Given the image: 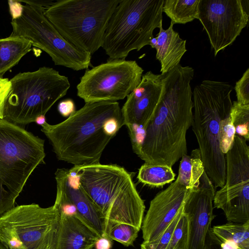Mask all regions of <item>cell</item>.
<instances>
[{
	"label": "cell",
	"mask_w": 249,
	"mask_h": 249,
	"mask_svg": "<svg viewBox=\"0 0 249 249\" xmlns=\"http://www.w3.org/2000/svg\"><path fill=\"white\" fill-rule=\"evenodd\" d=\"M206 249H221L219 242L212 234L211 230L207 236Z\"/></svg>",
	"instance_id": "obj_35"
},
{
	"label": "cell",
	"mask_w": 249,
	"mask_h": 249,
	"mask_svg": "<svg viewBox=\"0 0 249 249\" xmlns=\"http://www.w3.org/2000/svg\"><path fill=\"white\" fill-rule=\"evenodd\" d=\"M59 221L55 204L17 206L0 217V240L8 249H57Z\"/></svg>",
	"instance_id": "obj_9"
},
{
	"label": "cell",
	"mask_w": 249,
	"mask_h": 249,
	"mask_svg": "<svg viewBox=\"0 0 249 249\" xmlns=\"http://www.w3.org/2000/svg\"><path fill=\"white\" fill-rule=\"evenodd\" d=\"M57 109L62 116L69 117L75 112V106L72 100L67 99L58 104Z\"/></svg>",
	"instance_id": "obj_32"
},
{
	"label": "cell",
	"mask_w": 249,
	"mask_h": 249,
	"mask_svg": "<svg viewBox=\"0 0 249 249\" xmlns=\"http://www.w3.org/2000/svg\"><path fill=\"white\" fill-rule=\"evenodd\" d=\"M242 0H200L198 19L214 56L231 45L249 21V4Z\"/></svg>",
	"instance_id": "obj_13"
},
{
	"label": "cell",
	"mask_w": 249,
	"mask_h": 249,
	"mask_svg": "<svg viewBox=\"0 0 249 249\" xmlns=\"http://www.w3.org/2000/svg\"><path fill=\"white\" fill-rule=\"evenodd\" d=\"M31 41L20 36L10 35L0 39V77L16 65L32 50Z\"/></svg>",
	"instance_id": "obj_20"
},
{
	"label": "cell",
	"mask_w": 249,
	"mask_h": 249,
	"mask_svg": "<svg viewBox=\"0 0 249 249\" xmlns=\"http://www.w3.org/2000/svg\"><path fill=\"white\" fill-rule=\"evenodd\" d=\"M161 74L160 99L146 128L138 157L147 163L172 167L187 153L186 133L193 121L190 83L194 70L179 64Z\"/></svg>",
	"instance_id": "obj_1"
},
{
	"label": "cell",
	"mask_w": 249,
	"mask_h": 249,
	"mask_svg": "<svg viewBox=\"0 0 249 249\" xmlns=\"http://www.w3.org/2000/svg\"><path fill=\"white\" fill-rule=\"evenodd\" d=\"M162 89L161 74L148 71L139 85L127 96L121 108L124 125L128 130L134 152L139 156L146 128L153 117Z\"/></svg>",
	"instance_id": "obj_14"
},
{
	"label": "cell",
	"mask_w": 249,
	"mask_h": 249,
	"mask_svg": "<svg viewBox=\"0 0 249 249\" xmlns=\"http://www.w3.org/2000/svg\"><path fill=\"white\" fill-rule=\"evenodd\" d=\"M11 88L10 80L0 77V119H4L5 106Z\"/></svg>",
	"instance_id": "obj_31"
},
{
	"label": "cell",
	"mask_w": 249,
	"mask_h": 249,
	"mask_svg": "<svg viewBox=\"0 0 249 249\" xmlns=\"http://www.w3.org/2000/svg\"><path fill=\"white\" fill-rule=\"evenodd\" d=\"M175 176L170 166L144 162L139 170L137 179L139 182L151 187L162 188L174 180Z\"/></svg>",
	"instance_id": "obj_24"
},
{
	"label": "cell",
	"mask_w": 249,
	"mask_h": 249,
	"mask_svg": "<svg viewBox=\"0 0 249 249\" xmlns=\"http://www.w3.org/2000/svg\"><path fill=\"white\" fill-rule=\"evenodd\" d=\"M235 135V127L230 115L221 121L219 127V144L221 151L224 155H226L231 148Z\"/></svg>",
	"instance_id": "obj_28"
},
{
	"label": "cell",
	"mask_w": 249,
	"mask_h": 249,
	"mask_svg": "<svg viewBox=\"0 0 249 249\" xmlns=\"http://www.w3.org/2000/svg\"><path fill=\"white\" fill-rule=\"evenodd\" d=\"M143 72L135 60L108 59L85 71L76 86L77 95L85 103L117 102L139 85Z\"/></svg>",
	"instance_id": "obj_11"
},
{
	"label": "cell",
	"mask_w": 249,
	"mask_h": 249,
	"mask_svg": "<svg viewBox=\"0 0 249 249\" xmlns=\"http://www.w3.org/2000/svg\"><path fill=\"white\" fill-rule=\"evenodd\" d=\"M234 89L237 102L242 105H249V69H247L241 78L236 82Z\"/></svg>",
	"instance_id": "obj_30"
},
{
	"label": "cell",
	"mask_w": 249,
	"mask_h": 249,
	"mask_svg": "<svg viewBox=\"0 0 249 249\" xmlns=\"http://www.w3.org/2000/svg\"><path fill=\"white\" fill-rule=\"evenodd\" d=\"M164 0H120L104 33L102 47L108 59H125L149 45L153 31L162 26Z\"/></svg>",
	"instance_id": "obj_6"
},
{
	"label": "cell",
	"mask_w": 249,
	"mask_h": 249,
	"mask_svg": "<svg viewBox=\"0 0 249 249\" xmlns=\"http://www.w3.org/2000/svg\"><path fill=\"white\" fill-rule=\"evenodd\" d=\"M100 238L77 215H67L60 212L57 249H92Z\"/></svg>",
	"instance_id": "obj_18"
},
{
	"label": "cell",
	"mask_w": 249,
	"mask_h": 249,
	"mask_svg": "<svg viewBox=\"0 0 249 249\" xmlns=\"http://www.w3.org/2000/svg\"><path fill=\"white\" fill-rule=\"evenodd\" d=\"M124 125L118 102L86 103L66 120L41 125L57 158L74 166L100 162L103 152Z\"/></svg>",
	"instance_id": "obj_2"
},
{
	"label": "cell",
	"mask_w": 249,
	"mask_h": 249,
	"mask_svg": "<svg viewBox=\"0 0 249 249\" xmlns=\"http://www.w3.org/2000/svg\"><path fill=\"white\" fill-rule=\"evenodd\" d=\"M200 0H164L162 12L171 19V23L186 24L198 19Z\"/></svg>",
	"instance_id": "obj_23"
},
{
	"label": "cell",
	"mask_w": 249,
	"mask_h": 249,
	"mask_svg": "<svg viewBox=\"0 0 249 249\" xmlns=\"http://www.w3.org/2000/svg\"><path fill=\"white\" fill-rule=\"evenodd\" d=\"M0 249H8L0 240Z\"/></svg>",
	"instance_id": "obj_37"
},
{
	"label": "cell",
	"mask_w": 249,
	"mask_h": 249,
	"mask_svg": "<svg viewBox=\"0 0 249 249\" xmlns=\"http://www.w3.org/2000/svg\"><path fill=\"white\" fill-rule=\"evenodd\" d=\"M70 169L104 219L105 237L120 224L141 230L145 207L130 173L120 166L100 162Z\"/></svg>",
	"instance_id": "obj_3"
},
{
	"label": "cell",
	"mask_w": 249,
	"mask_h": 249,
	"mask_svg": "<svg viewBox=\"0 0 249 249\" xmlns=\"http://www.w3.org/2000/svg\"><path fill=\"white\" fill-rule=\"evenodd\" d=\"M187 240L188 220L182 212L166 249H186Z\"/></svg>",
	"instance_id": "obj_27"
},
{
	"label": "cell",
	"mask_w": 249,
	"mask_h": 249,
	"mask_svg": "<svg viewBox=\"0 0 249 249\" xmlns=\"http://www.w3.org/2000/svg\"><path fill=\"white\" fill-rule=\"evenodd\" d=\"M8 2L10 6V13L12 16V18L18 17L21 12L22 5L18 0H9Z\"/></svg>",
	"instance_id": "obj_33"
},
{
	"label": "cell",
	"mask_w": 249,
	"mask_h": 249,
	"mask_svg": "<svg viewBox=\"0 0 249 249\" xmlns=\"http://www.w3.org/2000/svg\"><path fill=\"white\" fill-rule=\"evenodd\" d=\"M172 23L164 30L160 27L152 47L156 50V57L161 65V73H166L178 65L186 52V40L182 39L179 34L173 29Z\"/></svg>",
	"instance_id": "obj_19"
},
{
	"label": "cell",
	"mask_w": 249,
	"mask_h": 249,
	"mask_svg": "<svg viewBox=\"0 0 249 249\" xmlns=\"http://www.w3.org/2000/svg\"><path fill=\"white\" fill-rule=\"evenodd\" d=\"M211 231L219 243H229L238 249H249V221L244 223L228 222L213 227Z\"/></svg>",
	"instance_id": "obj_22"
},
{
	"label": "cell",
	"mask_w": 249,
	"mask_h": 249,
	"mask_svg": "<svg viewBox=\"0 0 249 249\" xmlns=\"http://www.w3.org/2000/svg\"><path fill=\"white\" fill-rule=\"evenodd\" d=\"M224 185L215 193L214 207L224 212L229 222L249 221V146L243 138L235 135L226 154Z\"/></svg>",
	"instance_id": "obj_12"
},
{
	"label": "cell",
	"mask_w": 249,
	"mask_h": 249,
	"mask_svg": "<svg viewBox=\"0 0 249 249\" xmlns=\"http://www.w3.org/2000/svg\"><path fill=\"white\" fill-rule=\"evenodd\" d=\"M191 190L177 178L156 195L142 220L143 242H150L160 237L183 206Z\"/></svg>",
	"instance_id": "obj_16"
},
{
	"label": "cell",
	"mask_w": 249,
	"mask_h": 249,
	"mask_svg": "<svg viewBox=\"0 0 249 249\" xmlns=\"http://www.w3.org/2000/svg\"><path fill=\"white\" fill-rule=\"evenodd\" d=\"M112 240L107 237H100L95 245V249H111Z\"/></svg>",
	"instance_id": "obj_34"
},
{
	"label": "cell",
	"mask_w": 249,
	"mask_h": 249,
	"mask_svg": "<svg viewBox=\"0 0 249 249\" xmlns=\"http://www.w3.org/2000/svg\"><path fill=\"white\" fill-rule=\"evenodd\" d=\"M215 193V189L204 171L198 186L191 189L183 205V213L188 220L186 249H206L211 223L216 216L213 213Z\"/></svg>",
	"instance_id": "obj_15"
},
{
	"label": "cell",
	"mask_w": 249,
	"mask_h": 249,
	"mask_svg": "<svg viewBox=\"0 0 249 249\" xmlns=\"http://www.w3.org/2000/svg\"><path fill=\"white\" fill-rule=\"evenodd\" d=\"M204 171L200 151L198 148L195 149L191 155L186 154L181 157L177 178L180 184L193 189L198 186Z\"/></svg>",
	"instance_id": "obj_21"
},
{
	"label": "cell",
	"mask_w": 249,
	"mask_h": 249,
	"mask_svg": "<svg viewBox=\"0 0 249 249\" xmlns=\"http://www.w3.org/2000/svg\"><path fill=\"white\" fill-rule=\"evenodd\" d=\"M44 7L25 3L20 15L12 18V36L29 40L32 45L46 52L55 65L74 71L91 66L90 53L70 44L59 34L44 15Z\"/></svg>",
	"instance_id": "obj_10"
},
{
	"label": "cell",
	"mask_w": 249,
	"mask_h": 249,
	"mask_svg": "<svg viewBox=\"0 0 249 249\" xmlns=\"http://www.w3.org/2000/svg\"><path fill=\"white\" fill-rule=\"evenodd\" d=\"M230 116L235 127V135L249 141V105L232 103Z\"/></svg>",
	"instance_id": "obj_25"
},
{
	"label": "cell",
	"mask_w": 249,
	"mask_h": 249,
	"mask_svg": "<svg viewBox=\"0 0 249 249\" xmlns=\"http://www.w3.org/2000/svg\"><path fill=\"white\" fill-rule=\"evenodd\" d=\"M35 122L37 124L40 125L41 126L44 124L46 122L45 115H40L37 116L36 118Z\"/></svg>",
	"instance_id": "obj_36"
},
{
	"label": "cell",
	"mask_w": 249,
	"mask_h": 249,
	"mask_svg": "<svg viewBox=\"0 0 249 249\" xmlns=\"http://www.w3.org/2000/svg\"><path fill=\"white\" fill-rule=\"evenodd\" d=\"M232 89L227 82L205 80L192 91L191 126L204 171L215 189L221 188L225 182L226 156L221 151L218 134L221 121L230 115Z\"/></svg>",
	"instance_id": "obj_4"
},
{
	"label": "cell",
	"mask_w": 249,
	"mask_h": 249,
	"mask_svg": "<svg viewBox=\"0 0 249 249\" xmlns=\"http://www.w3.org/2000/svg\"><path fill=\"white\" fill-rule=\"evenodd\" d=\"M10 81L12 88L4 119L18 125L34 122L37 116L45 115L67 94L71 86L67 76L47 67L19 73Z\"/></svg>",
	"instance_id": "obj_8"
},
{
	"label": "cell",
	"mask_w": 249,
	"mask_h": 249,
	"mask_svg": "<svg viewBox=\"0 0 249 249\" xmlns=\"http://www.w3.org/2000/svg\"><path fill=\"white\" fill-rule=\"evenodd\" d=\"M183 206L177 215L159 238L150 242H143L141 249H166L170 242L173 231L183 212Z\"/></svg>",
	"instance_id": "obj_29"
},
{
	"label": "cell",
	"mask_w": 249,
	"mask_h": 249,
	"mask_svg": "<svg viewBox=\"0 0 249 249\" xmlns=\"http://www.w3.org/2000/svg\"><path fill=\"white\" fill-rule=\"evenodd\" d=\"M56 191L59 192L76 209L77 216L105 237V223L99 212L81 188L76 174L71 169H57L55 173Z\"/></svg>",
	"instance_id": "obj_17"
},
{
	"label": "cell",
	"mask_w": 249,
	"mask_h": 249,
	"mask_svg": "<svg viewBox=\"0 0 249 249\" xmlns=\"http://www.w3.org/2000/svg\"><path fill=\"white\" fill-rule=\"evenodd\" d=\"M44 140L0 119V217L14 208L29 177L44 163Z\"/></svg>",
	"instance_id": "obj_5"
},
{
	"label": "cell",
	"mask_w": 249,
	"mask_h": 249,
	"mask_svg": "<svg viewBox=\"0 0 249 249\" xmlns=\"http://www.w3.org/2000/svg\"><path fill=\"white\" fill-rule=\"evenodd\" d=\"M120 0H58L44 15L76 48L92 54L102 47L108 20Z\"/></svg>",
	"instance_id": "obj_7"
},
{
	"label": "cell",
	"mask_w": 249,
	"mask_h": 249,
	"mask_svg": "<svg viewBox=\"0 0 249 249\" xmlns=\"http://www.w3.org/2000/svg\"><path fill=\"white\" fill-rule=\"evenodd\" d=\"M140 230L130 225L120 224L112 229L109 233L108 238L125 247L133 246Z\"/></svg>",
	"instance_id": "obj_26"
}]
</instances>
